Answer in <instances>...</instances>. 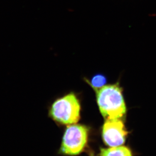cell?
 I'll return each mask as SVG.
<instances>
[{
	"instance_id": "1",
	"label": "cell",
	"mask_w": 156,
	"mask_h": 156,
	"mask_svg": "<svg viewBox=\"0 0 156 156\" xmlns=\"http://www.w3.org/2000/svg\"><path fill=\"white\" fill-rule=\"evenodd\" d=\"M95 94L99 111L105 119H120L126 114L122 88L118 83L107 84Z\"/></svg>"
},
{
	"instance_id": "2",
	"label": "cell",
	"mask_w": 156,
	"mask_h": 156,
	"mask_svg": "<svg viewBox=\"0 0 156 156\" xmlns=\"http://www.w3.org/2000/svg\"><path fill=\"white\" fill-rule=\"evenodd\" d=\"M81 104L75 93L70 92L57 98L50 108V117L62 124H74L80 118Z\"/></svg>"
},
{
	"instance_id": "3",
	"label": "cell",
	"mask_w": 156,
	"mask_h": 156,
	"mask_svg": "<svg viewBox=\"0 0 156 156\" xmlns=\"http://www.w3.org/2000/svg\"><path fill=\"white\" fill-rule=\"evenodd\" d=\"M88 129L81 125L69 126L65 131L60 151L68 155H77L86 147L88 140Z\"/></svg>"
},
{
	"instance_id": "4",
	"label": "cell",
	"mask_w": 156,
	"mask_h": 156,
	"mask_svg": "<svg viewBox=\"0 0 156 156\" xmlns=\"http://www.w3.org/2000/svg\"><path fill=\"white\" fill-rule=\"evenodd\" d=\"M127 132L119 119H106L102 128V137L109 147L120 146L125 143Z\"/></svg>"
},
{
	"instance_id": "5",
	"label": "cell",
	"mask_w": 156,
	"mask_h": 156,
	"mask_svg": "<svg viewBox=\"0 0 156 156\" xmlns=\"http://www.w3.org/2000/svg\"><path fill=\"white\" fill-rule=\"evenodd\" d=\"M101 156H132V155L130 149L127 147L117 146L101 149Z\"/></svg>"
},
{
	"instance_id": "6",
	"label": "cell",
	"mask_w": 156,
	"mask_h": 156,
	"mask_svg": "<svg viewBox=\"0 0 156 156\" xmlns=\"http://www.w3.org/2000/svg\"><path fill=\"white\" fill-rule=\"evenodd\" d=\"M90 87L96 91L107 84V78L103 74H97L93 76L90 80H86Z\"/></svg>"
}]
</instances>
